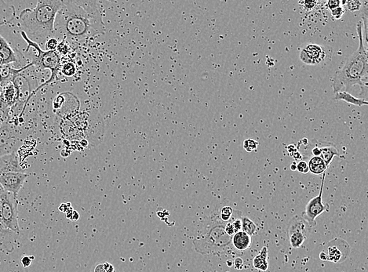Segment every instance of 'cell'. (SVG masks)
Masks as SVG:
<instances>
[{"label":"cell","instance_id":"6da1fadb","mask_svg":"<svg viewBox=\"0 0 368 272\" xmlns=\"http://www.w3.org/2000/svg\"><path fill=\"white\" fill-rule=\"evenodd\" d=\"M55 38L64 40L70 47L83 45L105 33V24L97 1H62L55 24Z\"/></svg>","mask_w":368,"mask_h":272},{"label":"cell","instance_id":"7a4b0ae2","mask_svg":"<svg viewBox=\"0 0 368 272\" xmlns=\"http://www.w3.org/2000/svg\"><path fill=\"white\" fill-rule=\"evenodd\" d=\"M357 34L359 37L358 49L350 55L343 66L338 70L333 79L334 93L349 92L354 86H360L361 90L367 93L368 87V48L363 40V22L357 25Z\"/></svg>","mask_w":368,"mask_h":272},{"label":"cell","instance_id":"3957f363","mask_svg":"<svg viewBox=\"0 0 368 272\" xmlns=\"http://www.w3.org/2000/svg\"><path fill=\"white\" fill-rule=\"evenodd\" d=\"M61 4L60 0H40L34 8L24 9L19 15L21 25L39 45L55 37V20Z\"/></svg>","mask_w":368,"mask_h":272},{"label":"cell","instance_id":"277c9868","mask_svg":"<svg viewBox=\"0 0 368 272\" xmlns=\"http://www.w3.org/2000/svg\"><path fill=\"white\" fill-rule=\"evenodd\" d=\"M226 223L219 219L208 225L203 233L194 239L196 252L202 254H218L229 248L232 244V237L225 231Z\"/></svg>","mask_w":368,"mask_h":272},{"label":"cell","instance_id":"5b68a950","mask_svg":"<svg viewBox=\"0 0 368 272\" xmlns=\"http://www.w3.org/2000/svg\"><path fill=\"white\" fill-rule=\"evenodd\" d=\"M21 36H22L23 40H25L27 44H28L26 52L29 50L30 47H32V48H33L36 51V54L35 55L34 58H33V60H32L31 63H29L31 67L34 66L38 69H49L51 71V75L50 79L46 83H43L40 87H39L37 90H35L33 94H32V96L40 88L50 84V83L54 82V80L56 79L57 75H58L59 71L61 70V57L60 55L59 54V53L57 51H43L39 44L31 40L30 38L28 37V35L25 33V31H21Z\"/></svg>","mask_w":368,"mask_h":272},{"label":"cell","instance_id":"8992f818","mask_svg":"<svg viewBox=\"0 0 368 272\" xmlns=\"http://www.w3.org/2000/svg\"><path fill=\"white\" fill-rule=\"evenodd\" d=\"M0 199L2 203V224L13 232L19 234L20 227L18 223V201L17 196L2 189L0 194Z\"/></svg>","mask_w":368,"mask_h":272},{"label":"cell","instance_id":"52a82bcc","mask_svg":"<svg viewBox=\"0 0 368 272\" xmlns=\"http://www.w3.org/2000/svg\"><path fill=\"white\" fill-rule=\"evenodd\" d=\"M324 181L325 173L323 174V179H322L321 188H320V192H319V195L308 202V204L306 207V211L303 214V218L308 222V224L311 227H314L316 224V222H315L316 218H318L319 215H321L323 213L329 211L328 204L323 203V190Z\"/></svg>","mask_w":368,"mask_h":272},{"label":"cell","instance_id":"ba28073f","mask_svg":"<svg viewBox=\"0 0 368 272\" xmlns=\"http://www.w3.org/2000/svg\"><path fill=\"white\" fill-rule=\"evenodd\" d=\"M18 136L10 124L6 122L0 126V158L16 152Z\"/></svg>","mask_w":368,"mask_h":272},{"label":"cell","instance_id":"9c48e42d","mask_svg":"<svg viewBox=\"0 0 368 272\" xmlns=\"http://www.w3.org/2000/svg\"><path fill=\"white\" fill-rule=\"evenodd\" d=\"M25 173H6L0 175V185L4 191L17 196L28 178Z\"/></svg>","mask_w":368,"mask_h":272},{"label":"cell","instance_id":"30bf717a","mask_svg":"<svg viewBox=\"0 0 368 272\" xmlns=\"http://www.w3.org/2000/svg\"><path fill=\"white\" fill-rule=\"evenodd\" d=\"M18 101H20V92L18 87L13 82L2 87L0 92V109L9 111Z\"/></svg>","mask_w":368,"mask_h":272},{"label":"cell","instance_id":"8fae6325","mask_svg":"<svg viewBox=\"0 0 368 272\" xmlns=\"http://www.w3.org/2000/svg\"><path fill=\"white\" fill-rule=\"evenodd\" d=\"M324 58L325 51L317 44H308L301 51V60L308 65L319 64Z\"/></svg>","mask_w":368,"mask_h":272},{"label":"cell","instance_id":"7c38bea8","mask_svg":"<svg viewBox=\"0 0 368 272\" xmlns=\"http://www.w3.org/2000/svg\"><path fill=\"white\" fill-rule=\"evenodd\" d=\"M6 173H25V170L20 165L16 152L0 158V175Z\"/></svg>","mask_w":368,"mask_h":272},{"label":"cell","instance_id":"4fadbf2b","mask_svg":"<svg viewBox=\"0 0 368 272\" xmlns=\"http://www.w3.org/2000/svg\"><path fill=\"white\" fill-rule=\"evenodd\" d=\"M18 234L13 232L0 222V248L8 253L15 250Z\"/></svg>","mask_w":368,"mask_h":272},{"label":"cell","instance_id":"5bb4252c","mask_svg":"<svg viewBox=\"0 0 368 272\" xmlns=\"http://www.w3.org/2000/svg\"><path fill=\"white\" fill-rule=\"evenodd\" d=\"M18 61L17 54L12 49L3 37L0 35V66L13 64Z\"/></svg>","mask_w":368,"mask_h":272},{"label":"cell","instance_id":"9a60e30c","mask_svg":"<svg viewBox=\"0 0 368 272\" xmlns=\"http://www.w3.org/2000/svg\"><path fill=\"white\" fill-rule=\"evenodd\" d=\"M344 253L349 254V252H342V248L337 245H332V246H329L327 250H323L319 254V257L323 261H331L334 263H340L345 261L347 257V255L344 254Z\"/></svg>","mask_w":368,"mask_h":272},{"label":"cell","instance_id":"2e32d148","mask_svg":"<svg viewBox=\"0 0 368 272\" xmlns=\"http://www.w3.org/2000/svg\"><path fill=\"white\" fill-rule=\"evenodd\" d=\"M12 64H3V65L0 66V85H1V87H4L5 85L8 84V83L13 82V80L15 79L19 74L27 69L26 66H24L23 68L17 69V68H13Z\"/></svg>","mask_w":368,"mask_h":272},{"label":"cell","instance_id":"e0dca14e","mask_svg":"<svg viewBox=\"0 0 368 272\" xmlns=\"http://www.w3.org/2000/svg\"><path fill=\"white\" fill-rule=\"evenodd\" d=\"M318 145L320 149L319 157L323 160L326 166L328 167L331 163L334 156H339L338 149L333 143L318 141Z\"/></svg>","mask_w":368,"mask_h":272},{"label":"cell","instance_id":"ac0fdd59","mask_svg":"<svg viewBox=\"0 0 368 272\" xmlns=\"http://www.w3.org/2000/svg\"><path fill=\"white\" fill-rule=\"evenodd\" d=\"M311 227L304 218L297 216L291 219L287 231L288 235L291 233L299 232L308 236Z\"/></svg>","mask_w":368,"mask_h":272},{"label":"cell","instance_id":"d6986e66","mask_svg":"<svg viewBox=\"0 0 368 272\" xmlns=\"http://www.w3.org/2000/svg\"><path fill=\"white\" fill-rule=\"evenodd\" d=\"M251 236L245 231H239L232 237V244L239 251H245L251 246Z\"/></svg>","mask_w":368,"mask_h":272},{"label":"cell","instance_id":"ffe728a7","mask_svg":"<svg viewBox=\"0 0 368 272\" xmlns=\"http://www.w3.org/2000/svg\"><path fill=\"white\" fill-rule=\"evenodd\" d=\"M15 15L14 7L7 2L0 0V25H6L12 22Z\"/></svg>","mask_w":368,"mask_h":272},{"label":"cell","instance_id":"44dd1931","mask_svg":"<svg viewBox=\"0 0 368 272\" xmlns=\"http://www.w3.org/2000/svg\"><path fill=\"white\" fill-rule=\"evenodd\" d=\"M334 99L335 101H343V102H347V103L350 104V105L359 106V107L367 106L368 105L367 100L365 99V98H355L350 92H345V91L335 93L334 94Z\"/></svg>","mask_w":368,"mask_h":272},{"label":"cell","instance_id":"7402d4cb","mask_svg":"<svg viewBox=\"0 0 368 272\" xmlns=\"http://www.w3.org/2000/svg\"><path fill=\"white\" fill-rule=\"evenodd\" d=\"M253 265L257 270L265 271L269 269V262H268V248L266 246L261 249L259 255L256 256L253 260Z\"/></svg>","mask_w":368,"mask_h":272},{"label":"cell","instance_id":"603a6c76","mask_svg":"<svg viewBox=\"0 0 368 272\" xmlns=\"http://www.w3.org/2000/svg\"><path fill=\"white\" fill-rule=\"evenodd\" d=\"M308 168L311 173L315 175L322 174L326 172L327 167L320 157H312L308 162Z\"/></svg>","mask_w":368,"mask_h":272},{"label":"cell","instance_id":"cb8c5ba5","mask_svg":"<svg viewBox=\"0 0 368 272\" xmlns=\"http://www.w3.org/2000/svg\"><path fill=\"white\" fill-rule=\"evenodd\" d=\"M91 272H119V271L111 262L105 261L95 264Z\"/></svg>","mask_w":368,"mask_h":272},{"label":"cell","instance_id":"d4e9b609","mask_svg":"<svg viewBox=\"0 0 368 272\" xmlns=\"http://www.w3.org/2000/svg\"><path fill=\"white\" fill-rule=\"evenodd\" d=\"M242 219V231H245L250 236H253L257 233V225L250 218L244 217L241 218Z\"/></svg>","mask_w":368,"mask_h":272},{"label":"cell","instance_id":"484cf974","mask_svg":"<svg viewBox=\"0 0 368 272\" xmlns=\"http://www.w3.org/2000/svg\"><path fill=\"white\" fill-rule=\"evenodd\" d=\"M288 237H289L291 247L295 248V249H298L303 246L306 239L308 238V236L303 233L299 232L291 233L288 235Z\"/></svg>","mask_w":368,"mask_h":272},{"label":"cell","instance_id":"4316f807","mask_svg":"<svg viewBox=\"0 0 368 272\" xmlns=\"http://www.w3.org/2000/svg\"><path fill=\"white\" fill-rule=\"evenodd\" d=\"M233 214H234V211L231 207L225 206L221 209L218 218H219L221 221L224 222V223H229V222L231 221Z\"/></svg>","mask_w":368,"mask_h":272},{"label":"cell","instance_id":"83f0119b","mask_svg":"<svg viewBox=\"0 0 368 272\" xmlns=\"http://www.w3.org/2000/svg\"><path fill=\"white\" fill-rule=\"evenodd\" d=\"M342 3L343 6L346 8V9L350 12H357L359 11L360 9L362 7V2L358 1V0H355V1H342L341 2Z\"/></svg>","mask_w":368,"mask_h":272},{"label":"cell","instance_id":"f1b7e54d","mask_svg":"<svg viewBox=\"0 0 368 272\" xmlns=\"http://www.w3.org/2000/svg\"><path fill=\"white\" fill-rule=\"evenodd\" d=\"M60 71L63 75L66 76H72L75 75L76 68L72 62H66L65 64H62L61 63Z\"/></svg>","mask_w":368,"mask_h":272},{"label":"cell","instance_id":"f546056e","mask_svg":"<svg viewBox=\"0 0 368 272\" xmlns=\"http://www.w3.org/2000/svg\"><path fill=\"white\" fill-rule=\"evenodd\" d=\"M258 145H259V143L255 140L252 139V138H247L243 143L244 149L247 152H256Z\"/></svg>","mask_w":368,"mask_h":272},{"label":"cell","instance_id":"4dcf8cb0","mask_svg":"<svg viewBox=\"0 0 368 272\" xmlns=\"http://www.w3.org/2000/svg\"><path fill=\"white\" fill-rule=\"evenodd\" d=\"M59 44V40H57L56 38H51L45 43L46 51H56Z\"/></svg>","mask_w":368,"mask_h":272},{"label":"cell","instance_id":"1f68e13d","mask_svg":"<svg viewBox=\"0 0 368 272\" xmlns=\"http://www.w3.org/2000/svg\"><path fill=\"white\" fill-rule=\"evenodd\" d=\"M69 48H71L69 45L64 40H61V41L59 42V46H58L56 51L60 56L61 54L65 55L68 54Z\"/></svg>","mask_w":368,"mask_h":272},{"label":"cell","instance_id":"d6a6232c","mask_svg":"<svg viewBox=\"0 0 368 272\" xmlns=\"http://www.w3.org/2000/svg\"><path fill=\"white\" fill-rule=\"evenodd\" d=\"M297 170L301 173H308L309 172L308 162L302 160L297 163Z\"/></svg>","mask_w":368,"mask_h":272},{"label":"cell","instance_id":"836d02e7","mask_svg":"<svg viewBox=\"0 0 368 272\" xmlns=\"http://www.w3.org/2000/svg\"><path fill=\"white\" fill-rule=\"evenodd\" d=\"M331 15L336 20H339L342 18L344 13H345V9L342 6H339V7L335 8V9L331 10Z\"/></svg>","mask_w":368,"mask_h":272},{"label":"cell","instance_id":"e575fe53","mask_svg":"<svg viewBox=\"0 0 368 272\" xmlns=\"http://www.w3.org/2000/svg\"><path fill=\"white\" fill-rule=\"evenodd\" d=\"M79 214L77 211H74L73 209L66 213V218L71 221H77L79 219Z\"/></svg>","mask_w":368,"mask_h":272},{"label":"cell","instance_id":"d590c367","mask_svg":"<svg viewBox=\"0 0 368 272\" xmlns=\"http://www.w3.org/2000/svg\"><path fill=\"white\" fill-rule=\"evenodd\" d=\"M231 223L235 229L236 232L242 231V219L241 218H237L235 219L232 218Z\"/></svg>","mask_w":368,"mask_h":272},{"label":"cell","instance_id":"8d00e7d4","mask_svg":"<svg viewBox=\"0 0 368 272\" xmlns=\"http://www.w3.org/2000/svg\"><path fill=\"white\" fill-rule=\"evenodd\" d=\"M33 260H34V257L33 256H32V257L31 256H25L21 259V264H22L24 268H28V267L30 266Z\"/></svg>","mask_w":368,"mask_h":272},{"label":"cell","instance_id":"74e56055","mask_svg":"<svg viewBox=\"0 0 368 272\" xmlns=\"http://www.w3.org/2000/svg\"><path fill=\"white\" fill-rule=\"evenodd\" d=\"M225 231H226V234L228 235L231 237H233L237 233L236 232L235 229L233 227V224H232L231 221L226 223V227H225Z\"/></svg>","mask_w":368,"mask_h":272},{"label":"cell","instance_id":"f35d334b","mask_svg":"<svg viewBox=\"0 0 368 272\" xmlns=\"http://www.w3.org/2000/svg\"><path fill=\"white\" fill-rule=\"evenodd\" d=\"M341 5V1L339 0H330L327 2V6L330 10L339 7Z\"/></svg>","mask_w":368,"mask_h":272},{"label":"cell","instance_id":"ab89813d","mask_svg":"<svg viewBox=\"0 0 368 272\" xmlns=\"http://www.w3.org/2000/svg\"><path fill=\"white\" fill-rule=\"evenodd\" d=\"M71 209H72V207H71V203H62L60 207H59V211H61V212L65 213V214L66 213L68 212V211H69L70 210H71Z\"/></svg>","mask_w":368,"mask_h":272},{"label":"cell","instance_id":"60d3db41","mask_svg":"<svg viewBox=\"0 0 368 272\" xmlns=\"http://www.w3.org/2000/svg\"><path fill=\"white\" fill-rule=\"evenodd\" d=\"M233 265L235 267V269L241 270L244 266V261L241 259V257H237V259H235V261L233 262Z\"/></svg>","mask_w":368,"mask_h":272},{"label":"cell","instance_id":"b9f144b4","mask_svg":"<svg viewBox=\"0 0 368 272\" xmlns=\"http://www.w3.org/2000/svg\"><path fill=\"white\" fill-rule=\"evenodd\" d=\"M316 3L315 2H305V7L307 9H312L315 6V4Z\"/></svg>","mask_w":368,"mask_h":272},{"label":"cell","instance_id":"7bdbcfd3","mask_svg":"<svg viewBox=\"0 0 368 272\" xmlns=\"http://www.w3.org/2000/svg\"><path fill=\"white\" fill-rule=\"evenodd\" d=\"M291 156H292V157L296 160L303 158V156L300 154V152H298V151L294 152L293 154H291Z\"/></svg>","mask_w":368,"mask_h":272},{"label":"cell","instance_id":"ee69618b","mask_svg":"<svg viewBox=\"0 0 368 272\" xmlns=\"http://www.w3.org/2000/svg\"><path fill=\"white\" fill-rule=\"evenodd\" d=\"M290 168H291V169L292 171L297 170V163H293L291 164Z\"/></svg>","mask_w":368,"mask_h":272},{"label":"cell","instance_id":"f6af8a7d","mask_svg":"<svg viewBox=\"0 0 368 272\" xmlns=\"http://www.w3.org/2000/svg\"><path fill=\"white\" fill-rule=\"evenodd\" d=\"M0 92H1V91H0Z\"/></svg>","mask_w":368,"mask_h":272}]
</instances>
